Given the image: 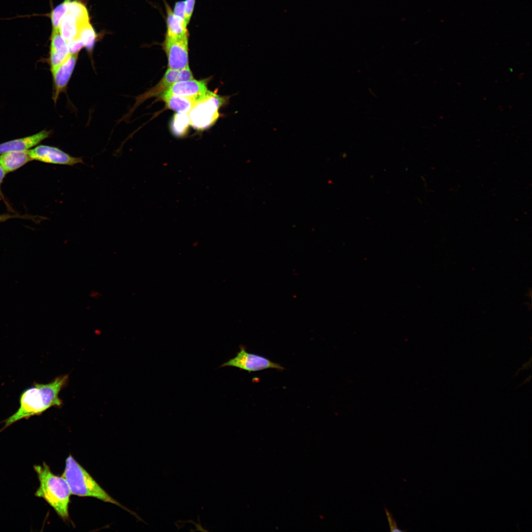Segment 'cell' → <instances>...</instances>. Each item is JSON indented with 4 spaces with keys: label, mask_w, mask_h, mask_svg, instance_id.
<instances>
[{
    "label": "cell",
    "mask_w": 532,
    "mask_h": 532,
    "mask_svg": "<svg viewBox=\"0 0 532 532\" xmlns=\"http://www.w3.org/2000/svg\"><path fill=\"white\" fill-rule=\"evenodd\" d=\"M50 134V131L43 130L32 135L0 143V154L9 152L28 151L49 137Z\"/></svg>",
    "instance_id": "8fae6325"
},
{
    "label": "cell",
    "mask_w": 532,
    "mask_h": 532,
    "mask_svg": "<svg viewBox=\"0 0 532 532\" xmlns=\"http://www.w3.org/2000/svg\"><path fill=\"white\" fill-rule=\"evenodd\" d=\"M69 54L67 43L59 30H52L49 58L51 71L62 64Z\"/></svg>",
    "instance_id": "7c38bea8"
},
{
    "label": "cell",
    "mask_w": 532,
    "mask_h": 532,
    "mask_svg": "<svg viewBox=\"0 0 532 532\" xmlns=\"http://www.w3.org/2000/svg\"><path fill=\"white\" fill-rule=\"evenodd\" d=\"M6 174V171L3 169V168L2 167V166L0 165V197L2 199H3L4 200V202L6 204H7V202H6V201H5V200L4 199V195H3V193H2V191H1V184H2V182H3V179L4 178Z\"/></svg>",
    "instance_id": "d4e9b609"
},
{
    "label": "cell",
    "mask_w": 532,
    "mask_h": 532,
    "mask_svg": "<svg viewBox=\"0 0 532 532\" xmlns=\"http://www.w3.org/2000/svg\"><path fill=\"white\" fill-rule=\"evenodd\" d=\"M166 10V38H178L189 35L188 24L185 20L176 15L169 5L165 1Z\"/></svg>",
    "instance_id": "4fadbf2b"
},
{
    "label": "cell",
    "mask_w": 532,
    "mask_h": 532,
    "mask_svg": "<svg viewBox=\"0 0 532 532\" xmlns=\"http://www.w3.org/2000/svg\"><path fill=\"white\" fill-rule=\"evenodd\" d=\"M196 0H185V17L186 22L189 24L192 16Z\"/></svg>",
    "instance_id": "7402d4cb"
},
{
    "label": "cell",
    "mask_w": 532,
    "mask_h": 532,
    "mask_svg": "<svg viewBox=\"0 0 532 532\" xmlns=\"http://www.w3.org/2000/svg\"><path fill=\"white\" fill-rule=\"evenodd\" d=\"M80 24L75 17L67 12L62 19L60 26V33L68 43L78 37Z\"/></svg>",
    "instance_id": "2e32d148"
},
{
    "label": "cell",
    "mask_w": 532,
    "mask_h": 532,
    "mask_svg": "<svg viewBox=\"0 0 532 532\" xmlns=\"http://www.w3.org/2000/svg\"><path fill=\"white\" fill-rule=\"evenodd\" d=\"M28 151L9 152L0 154V165L6 173L15 171L33 161Z\"/></svg>",
    "instance_id": "5bb4252c"
},
{
    "label": "cell",
    "mask_w": 532,
    "mask_h": 532,
    "mask_svg": "<svg viewBox=\"0 0 532 532\" xmlns=\"http://www.w3.org/2000/svg\"><path fill=\"white\" fill-rule=\"evenodd\" d=\"M33 468L39 483L35 496L45 500L62 519L67 520L71 492L66 480L54 474L45 463Z\"/></svg>",
    "instance_id": "7a4b0ae2"
},
{
    "label": "cell",
    "mask_w": 532,
    "mask_h": 532,
    "mask_svg": "<svg viewBox=\"0 0 532 532\" xmlns=\"http://www.w3.org/2000/svg\"><path fill=\"white\" fill-rule=\"evenodd\" d=\"M385 511L386 515L387 517L390 531L397 532H405V531H401L399 529L396 521L393 518L392 514L388 511V510L386 508H385Z\"/></svg>",
    "instance_id": "cb8c5ba5"
},
{
    "label": "cell",
    "mask_w": 532,
    "mask_h": 532,
    "mask_svg": "<svg viewBox=\"0 0 532 532\" xmlns=\"http://www.w3.org/2000/svg\"><path fill=\"white\" fill-rule=\"evenodd\" d=\"M228 97H222L208 91L197 101L188 113L190 125L197 130L212 126L219 117V109L228 101Z\"/></svg>",
    "instance_id": "277c9868"
},
{
    "label": "cell",
    "mask_w": 532,
    "mask_h": 532,
    "mask_svg": "<svg viewBox=\"0 0 532 532\" xmlns=\"http://www.w3.org/2000/svg\"><path fill=\"white\" fill-rule=\"evenodd\" d=\"M78 36L82 41L84 47L88 52L93 51L96 38L95 30L90 22L80 26Z\"/></svg>",
    "instance_id": "ac0fdd59"
},
{
    "label": "cell",
    "mask_w": 532,
    "mask_h": 532,
    "mask_svg": "<svg viewBox=\"0 0 532 532\" xmlns=\"http://www.w3.org/2000/svg\"><path fill=\"white\" fill-rule=\"evenodd\" d=\"M71 0H65L54 8L50 13L52 30H59L61 21L68 12V4Z\"/></svg>",
    "instance_id": "ffe728a7"
},
{
    "label": "cell",
    "mask_w": 532,
    "mask_h": 532,
    "mask_svg": "<svg viewBox=\"0 0 532 532\" xmlns=\"http://www.w3.org/2000/svg\"><path fill=\"white\" fill-rule=\"evenodd\" d=\"M78 53L69 54L67 58L55 69L51 71L54 93L53 99L56 102L60 94L64 91L74 69Z\"/></svg>",
    "instance_id": "30bf717a"
},
{
    "label": "cell",
    "mask_w": 532,
    "mask_h": 532,
    "mask_svg": "<svg viewBox=\"0 0 532 532\" xmlns=\"http://www.w3.org/2000/svg\"><path fill=\"white\" fill-rule=\"evenodd\" d=\"M68 12L75 17L80 25L89 22V15L86 6L78 1H70L68 4Z\"/></svg>",
    "instance_id": "d6986e66"
},
{
    "label": "cell",
    "mask_w": 532,
    "mask_h": 532,
    "mask_svg": "<svg viewBox=\"0 0 532 532\" xmlns=\"http://www.w3.org/2000/svg\"><path fill=\"white\" fill-rule=\"evenodd\" d=\"M20 218V216L15 214H0V222H4L9 219L14 218Z\"/></svg>",
    "instance_id": "484cf974"
},
{
    "label": "cell",
    "mask_w": 532,
    "mask_h": 532,
    "mask_svg": "<svg viewBox=\"0 0 532 532\" xmlns=\"http://www.w3.org/2000/svg\"><path fill=\"white\" fill-rule=\"evenodd\" d=\"M189 125L188 113L177 112L172 120L170 129L174 135L181 137L186 134Z\"/></svg>",
    "instance_id": "e0dca14e"
},
{
    "label": "cell",
    "mask_w": 532,
    "mask_h": 532,
    "mask_svg": "<svg viewBox=\"0 0 532 532\" xmlns=\"http://www.w3.org/2000/svg\"><path fill=\"white\" fill-rule=\"evenodd\" d=\"M161 99L165 102L166 106L177 112L189 113L196 100L187 97L177 96L163 93Z\"/></svg>",
    "instance_id": "9a60e30c"
},
{
    "label": "cell",
    "mask_w": 532,
    "mask_h": 532,
    "mask_svg": "<svg viewBox=\"0 0 532 532\" xmlns=\"http://www.w3.org/2000/svg\"><path fill=\"white\" fill-rule=\"evenodd\" d=\"M172 11L174 14L186 20L185 17L184 1H176L174 4Z\"/></svg>",
    "instance_id": "603a6c76"
},
{
    "label": "cell",
    "mask_w": 532,
    "mask_h": 532,
    "mask_svg": "<svg viewBox=\"0 0 532 532\" xmlns=\"http://www.w3.org/2000/svg\"><path fill=\"white\" fill-rule=\"evenodd\" d=\"M62 476L67 483L71 494L95 498L124 508L100 486L71 455L66 460L65 467Z\"/></svg>",
    "instance_id": "3957f363"
},
{
    "label": "cell",
    "mask_w": 532,
    "mask_h": 532,
    "mask_svg": "<svg viewBox=\"0 0 532 532\" xmlns=\"http://www.w3.org/2000/svg\"><path fill=\"white\" fill-rule=\"evenodd\" d=\"M189 35L178 38H165L162 44L169 68L180 70L189 66Z\"/></svg>",
    "instance_id": "8992f818"
},
{
    "label": "cell",
    "mask_w": 532,
    "mask_h": 532,
    "mask_svg": "<svg viewBox=\"0 0 532 532\" xmlns=\"http://www.w3.org/2000/svg\"><path fill=\"white\" fill-rule=\"evenodd\" d=\"M28 152L32 160L43 163L71 166L83 163L82 158L72 157L53 146L41 145L29 150Z\"/></svg>",
    "instance_id": "52a82bcc"
},
{
    "label": "cell",
    "mask_w": 532,
    "mask_h": 532,
    "mask_svg": "<svg viewBox=\"0 0 532 532\" xmlns=\"http://www.w3.org/2000/svg\"><path fill=\"white\" fill-rule=\"evenodd\" d=\"M67 45L70 54L78 53L81 48L84 47L82 41L79 36L68 42Z\"/></svg>",
    "instance_id": "44dd1931"
},
{
    "label": "cell",
    "mask_w": 532,
    "mask_h": 532,
    "mask_svg": "<svg viewBox=\"0 0 532 532\" xmlns=\"http://www.w3.org/2000/svg\"><path fill=\"white\" fill-rule=\"evenodd\" d=\"M208 91L204 80L193 79L176 82L164 93L189 98L198 101L203 98Z\"/></svg>",
    "instance_id": "9c48e42d"
},
{
    "label": "cell",
    "mask_w": 532,
    "mask_h": 532,
    "mask_svg": "<svg viewBox=\"0 0 532 532\" xmlns=\"http://www.w3.org/2000/svg\"><path fill=\"white\" fill-rule=\"evenodd\" d=\"M193 79V73L189 66L180 70L168 68L162 78L156 86L136 98L133 108H135L146 100L163 93L176 82Z\"/></svg>",
    "instance_id": "ba28073f"
},
{
    "label": "cell",
    "mask_w": 532,
    "mask_h": 532,
    "mask_svg": "<svg viewBox=\"0 0 532 532\" xmlns=\"http://www.w3.org/2000/svg\"><path fill=\"white\" fill-rule=\"evenodd\" d=\"M68 379L67 375H62L48 383H34L24 390L20 396L19 408L4 420L2 430L19 420L39 415L51 407L62 406L59 395Z\"/></svg>",
    "instance_id": "6da1fadb"
},
{
    "label": "cell",
    "mask_w": 532,
    "mask_h": 532,
    "mask_svg": "<svg viewBox=\"0 0 532 532\" xmlns=\"http://www.w3.org/2000/svg\"><path fill=\"white\" fill-rule=\"evenodd\" d=\"M225 366L235 367L249 372L267 368L281 370L285 369L279 364L272 362L265 357L247 352L245 347L242 345L240 346L239 351L234 358L220 366Z\"/></svg>",
    "instance_id": "5b68a950"
}]
</instances>
